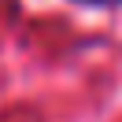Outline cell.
<instances>
[{
	"mask_svg": "<svg viewBox=\"0 0 122 122\" xmlns=\"http://www.w3.org/2000/svg\"><path fill=\"white\" fill-rule=\"evenodd\" d=\"M70 4H81V8H100V11H115V8H122V0H70Z\"/></svg>",
	"mask_w": 122,
	"mask_h": 122,
	"instance_id": "cell-1",
	"label": "cell"
}]
</instances>
